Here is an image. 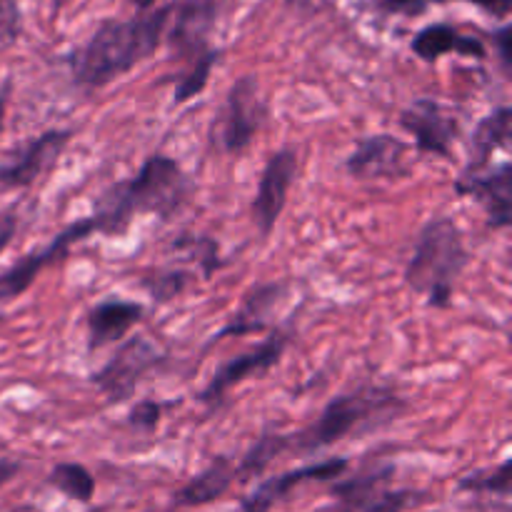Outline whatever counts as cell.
<instances>
[{"instance_id": "cell-20", "label": "cell", "mask_w": 512, "mask_h": 512, "mask_svg": "<svg viewBox=\"0 0 512 512\" xmlns=\"http://www.w3.org/2000/svg\"><path fill=\"white\" fill-rule=\"evenodd\" d=\"M235 478V465L233 460L220 455L205 470H200L190 483H185L183 488L175 493L173 505L175 508H200V505H208L213 500L223 498L230 490Z\"/></svg>"}, {"instance_id": "cell-3", "label": "cell", "mask_w": 512, "mask_h": 512, "mask_svg": "<svg viewBox=\"0 0 512 512\" xmlns=\"http://www.w3.org/2000/svg\"><path fill=\"white\" fill-rule=\"evenodd\" d=\"M403 413H408V403L395 388L360 385V388L330 400L315 425H310L303 433L290 435V450L303 455L318 453V450L338 445L348 438L375 433V430L395 423Z\"/></svg>"}, {"instance_id": "cell-15", "label": "cell", "mask_w": 512, "mask_h": 512, "mask_svg": "<svg viewBox=\"0 0 512 512\" xmlns=\"http://www.w3.org/2000/svg\"><path fill=\"white\" fill-rule=\"evenodd\" d=\"M405 153L408 145L395 135H365L345 160V170L358 180L398 178L405 175Z\"/></svg>"}, {"instance_id": "cell-9", "label": "cell", "mask_w": 512, "mask_h": 512, "mask_svg": "<svg viewBox=\"0 0 512 512\" xmlns=\"http://www.w3.org/2000/svg\"><path fill=\"white\" fill-rule=\"evenodd\" d=\"M285 348H288V333L278 330L263 345L220 365L213 378H210L208 388L200 393V403H205L208 408H215L218 403H223L225 395L238 388L240 383H245L250 378H260L270 368H275L280 363V358H283Z\"/></svg>"}, {"instance_id": "cell-34", "label": "cell", "mask_w": 512, "mask_h": 512, "mask_svg": "<svg viewBox=\"0 0 512 512\" xmlns=\"http://www.w3.org/2000/svg\"><path fill=\"white\" fill-rule=\"evenodd\" d=\"M8 95H10V80H5V85L0 88V130L5 123V108H8Z\"/></svg>"}, {"instance_id": "cell-22", "label": "cell", "mask_w": 512, "mask_h": 512, "mask_svg": "<svg viewBox=\"0 0 512 512\" xmlns=\"http://www.w3.org/2000/svg\"><path fill=\"white\" fill-rule=\"evenodd\" d=\"M48 483L65 498L75 503H90L95 495V478L90 470L80 463H58L48 475Z\"/></svg>"}, {"instance_id": "cell-1", "label": "cell", "mask_w": 512, "mask_h": 512, "mask_svg": "<svg viewBox=\"0 0 512 512\" xmlns=\"http://www.w3.org/2000/svg\"><path fill=\"white\" fill-rule=\"evenodd\" d=\"M193 180L188 178L178 160L168 155H150L143 168L128 180L110 185L90 213L95 233L123 235L138 215H158L168 220L188 203Z\"/></svg>"}, {"instance_id": "cell-28", "label": "cell", "mask_w": 512, "mask_h": 512, "mask_svg": "<svg viewBox=\"0 0 512 512\" xmlns=\"http://www.w3.org/2000/svg\"><path fill=\"white\" fill-rule=\"evenodd\" d=\"M175 248L178 250L188 248L190 253L200 260L203 273L208 275V278L220 268V265H223V260H220V253H218V243H215L213 238H193V235H183V238L175 243Z\"/></svg>"}, {"instance_id": "cell-12", "label": "cell", "mask_w": 512, "mask_h": 512, "mask_svg": "<svg viewBox=\"0 0 512 512\" xmlns=\"http://www.w3.org/2000/svg\"><path fill=\"white\" fill-rule=\"evenodd\" d=\"M400 125L408 130L415 140V148L420 153H433L440 158L453 155L455 138L460 133V123L445 105H440L433 98L415 100L410 108L400 113Z\"/></svg>"}, {"instance_id": "cell-16", "label": "cell", "mask_w": 512, "mask_h": 512, "mask_svg": "<svg viewBox=\"0 0 512 512\" xmlns=\"http://www.w3.org/2000/svg\"><path fill=\"white\" fill-rule=\"evenodd\" d=\"M143 318V305L133 300L105 298L88 313V350H100L123 340Z\"/></svg>"}, {"instance_id": "cell-17", "label": "cell", "mask_w": 512, "mask_h": 512, "mask_svg": "<svg viewBox=\"0 0 512 512\" xmlns=\"http://www.w3.org/2000/svg\"><path fill=\"white\" fill-rule=\"evenodd\" d=\"M285 293H288V285L285 283H263L258 285V288L250 290L248 298H245L243 305L230 315L228 325L215 335V340L240 338V335H250V333H260V330H265L268 320L273 318L278 305L283 303Z\"/></svg>"}, {"instance_id": "cell-7", "label": "cell", "mask_w": 512, "mask_h": 512, "mask_svg": "<svg viewBox=\"0 0 512 512\" xmlns=\"http://www.w3.org/2000/svg\"><path fill=\"white\" fill-rule=\"evenodd\" d=\"M163 360L165 358L158 353V348H155L150 340L133 335V338H128L118 350H115L113 358H110L103 368L95 370L90 380H93L95 388H98L110 403L118 405L133 398L145 375L153 373Z\"/></svg>"}, {"instance_id": "cell-29", "label": "cell", "mask_w": 512, "mask_h": 512, "mask_svg": "<svg viewBox=\"0 0 512 512\" xmlns=\"http://www.w3.org/2000/svg\"><path fill=\"white\" fill-rule=\"evenodd\" d=\"M160 415H163V410H160V405L155 400H138L133 405V410H130L128 423L135 430H140V433H153L160 423Z\"/></svg>"}, {"instance_id": "cell-25", "label": "cell", "mask_w": 512, "mask_h": 512, "mask_svg": "<svg viewBox=\"0 0 512 512\" xmlns=\"http://www.w3.org/2000/svg\"><path fill=\"white\" fill-rule=\"evenodd\" d=\"M438 3H473L478 8L488 10V13L498 15V18H508L512 0H375L383 13H395V15H420L430 8V5Z\"/></svg>"}, {"instance_id": "cell-36", "label": "cell", "mask_w": 512, "mask_h": 512, "mask_svg": "<svg viewBox=\"0 0 512 512\" xmlns=\"http://www.w3.org/2000/svg\"><path fill=\"white\" fill-rule=\"evenodd\" d=\"M53 3H55V8H60V5H63V3H68V0H53Z\"/></svg>"}, {"instance_id": "cell-13", "label": "cell", "mask_w": 512, "mask_h": 512, "mask_svg": "<svg viewBox=\"0 0 512 512\" xmlns=\"http://www.w3.org/2000/svg\"><path fill=\"white\" fill-rule=\"evenodd\" d=\"M70 138H73L70 130H45L38 138L28 140L23 148L15 150V155H10V160L0 165V193L33 185L45 170L53 168Z\"/></svg>"}, {"instance_id": "cell-4", "label": "cell", "mask_w": 512, "mask_h": 512, "mask_svg": "<svg viewBox=\"0 0 512 512\" xmlns=\"http://www.w3.org/2000/svg\"><path fill=\"white\" fill-rule=\"evenodd\" d=\"M468 265L470 250L458 223L448 215H440L420 230L405 268V283L415 293L425 295L430 308H450L455 283Z\"/></svg>"}, {"instance_id": "cell-27", "label": "cell", "mask_w": 512, "mask_h": 512, "mask_svg": "<svg viewBox=\"0 0 512 512\" xmlns=\"http://www.w3.org/2000/svg\"><path fill=\"white\" fill-rule=\"evenodd\" d=\"M190 280H193V275L185 273V270H158L143 280V288L158 303H170L190 288Z\"/></svg>"}, {"instance_id": "cell-26", "label": "cell", "mask_w": 512, "mask_h": 512, "mask_svg": "<svg viewBox=\"0 0 512 512\" xmlns=\"http://www.w3.org/2000/svg\"><path fill=\"white\" fill-rule=\"evenodd\" d=\"M218 63V50L208 48L203 55H198V58L193 60V68H190V73L185 75V78L178 80V85H175V105H183L188 103V100H193L195 95L203 93V88L208 85V78L210 73H213V65Z\"/></svg>"}, {"instance_id": "cell-5", "label": "cell", "mask_w": 512, "mask_h": 512, "mask_svg": "<svg viewBox=\"0 0 512 512\" xmlns=\"http://www.w3.org/2000/svg\"><path fill=\"white\" fill-rule=\"evenodd\" d=\"M395 465H375L353 478H340L330 485L333 505L328 512H405L423 500L413 490L390 488Z\"/></svg>"}, {"instance_id": "cell-14", "label": "cell", "mask_w": 512, "mask_h": 512, "mask_svg": "<svg viewBox=\"0 0 512 512\" xmlns=\"http://www.w3.org/2000/svg\"><path fill=\"white\" fill-rule=\"evenodd\" d=\"M348 458H328L323 463L303 465V468L288 470V473L273 475L263 480L248 498L240 503V512H270L278 503H283L293 490L305 483H335L348 473Z\"/></svg>"}, {"instance_id": "cell-30", "label": "cell", "mask_w": 512, "mask_h": 512, "mask_svg": "<svg viewBox=\"0 0 512 512\" xmlns=\"http://www.w3.org/2000/svg\"><path fill=\"white\" fill-rule=\"evenodd\" d=\"M493 38H495V45H498L500 63H503L505 73H510V68H512V28L510 25H503V28H500Z\"/></svg>"}, {"instance_id": "cell-23", "label": "cell", "mask_w": 512, "mask_h": 512, "mask_svg": "<svg viewBox=\"0 0 512 512\" xmlns=\"http://www.w3.org/2000/svg\"><path fill=\"white\" fill-rule=\"evenodd\" d=\"M290 450V435H278V433H265L250 445V450L245 453V458L240 460L235 475H240L243 480L255 478V475L263 473L273 460H278L280 455Z\"/></svg>"}, {"instance_id": "cell-32", "label": "cell", "mask_w": 512, "mask_h": 512, "mask_svg": "<svg viewBox=\"0 0 512 512\" xmlns=\"http://www.w3.org/2000/svg\"><path fill=\"white\" fill-rule=\"evenodd\" d=\"M18 473H20V463H15V460H8V458H0V488L8 485Z\"/></svg>"}, {"instance_id": "cell-10", "label": "cell", "mask_w": 512, "mask_h": 512, "mask_svg": "<svg viewBox=\"0 0 512 512\" xmlns=\"http://www.w3.org/2000/svg\"><path fill=\"white\" fill-rule=\"evenodd\" d=\"M295 173H298V155L290 148L278 150L265 163L258 190H255V200L250 205V215H253V223L258 228L260 238H270V233L278 225L280 213H283L285 203H288V193L295 180Z\"/></svg>"}, {"instance_id": "cell-35", "label": "cell", "mask_w": 512, "mask_h": 512, "mask_svg": "<svg viewBox=\"0 0 512 512\" xmlns=\"http://www.w3.org/2000/svg\"><path fill=\"white\" fill-rule=\"evenodd\" d=\"M133 5L138 8V13H148V10H153L155 0H133Z\"/></svg>"}, {"instance_id": "cell-8", "label": "cell", "mask_w": 512, "mask_h": 512, "mask_svg": "<svg viewBox=\"0 0 512 512\" xmlns=\"http://www.w3.org/2000/svg\"><path fill=\"white\" fill-rule=\"evenodd\" d=\"M93 233H95V223L88 215V218L68 225L63 233L55 235L53 243H50L48 248L23 255L18 263H13L8 270H3V273H0V303H8V300L20 298V295L35 283V278H38L45 268H50L53 263H60L63 258H68L70 245L90 238Z\"/></svg>"}, {"instance_id": "cell-31", "label": "cell", "mask_w": 512, "mask_h": 512, "mask_svg": "<svg viewBox=\"0 0 512 512\" xmlns=\"http://www.w3.org/2000/svg\"><path fill=\"white\" fill-rule=\"evenodd\" d=\"M15 230H18V215L15 213H0V253L10 245Z\"/></svg>"}, {"instance_id": "cell-21", "label": "cell", "mask_w": 512, "mask_h": 512, "mask_svg": "<svg viewBox=\"0 0 512 512\" xmlns=\"http://www.w3.org/2000/svg\"><path fill=\"white\" fill-rule=\"evenodd\" d=\"M512 138V110L508 105H500L493 113L480 118L478 128L473 133V143H470V158L465 170H483L490 165L498 150H508Z\"/></svg>"}, {"instance_id": "cell-18", "label": "cell", "mask_w": 512, "mask_h": 512, "mask_svg": "<svg viewBox=\"0 0 512 512\" xmlns=\"http://www.w3.org/2000/svg\"><path fill=\"white\" fill-rule=\"evenodd\" d=\"M410 48H413V53L418 55L420 60H425V63H435V60H440L448 53H458L475 60L488 58V48H485L483 40L475 38V35L460 33L458 28H453V25L448 23L425 25V28L413 38Z\"/></svg>"}, {"instance_id": "cell-11", "label": "cell", "mask_w": 512, "mask_h": 512, "mask_svg": "<svg viewBox=\"0 0 512 512\" xmlns=\"http://www.w3.org/2000/svg\"><path fill=\"white\" fill-rule=\"evenodd\" d=\"M458 195L473 198L483 205L490 228L505 230L512 223V165L503 160L500 165L483 170H463L455 183Z\"/></svg>"}, {"instance_id": "cell-6", "label": "cell", "mask_w": 512, "mask_h": 512, "mask_svg": "<svg viewBox=\"0 0 512 512\" xmlns=\"http://www.w3.org/2000/svg\"><path fill=\"white\" fill-rule=\"evenodd\" d=\"M268 118V103L255 75L235 80L215 123V143L225 155H243Z\"/></svg>"}, {"instance_id": "cell-2", "label": "cell", "mask_w": 512, "mask_h": 512, "mask_svg": "<svg viewBox=\"0 0 512 512\" xmlns=\"http://www.w3.org/2000/svg\"><path fill=\"white\" fill-rule=\"evenodd\" d=\"M173 5L138 13L128 20H105L68 58L75 83L85 88H103L158 50Z\"/></svg>"}, {"instance_id": "cell-33", "label": "cell", "mask_w": 512, "mask_h": 512, "mask_svg": "<svg viewBox=\"0 0 512 512\" xmlns=\"http://www.w3.org/2000/svg\"><path fill=\"white\" fill-rule=\"evenodd\" d=\"M18 18V0H0V23H10Z\"/></svg>"}, {"instance_id": "cell-19", "label": "cell", "mask_w": 512, "mask_h": 512, "mask_svg": "<svg viewBox=\"0 0 512 512\" xmlns=\"http://www.w3.org/2000/svg\"><path fill=\"white\" fill-rule=\"evenodd\" d=\"M213 20L215 8L210 0H188L185 5H180L173 30H170V43H173V48L178 53H193L195 58L203 55L208 50L205 38H208L210 28H213Z\"/></svg>"}, {"instance_id": "cell-24", "label": "cell", "mask_w": 512, "mask_h": 512, "mask_svg": "<svg viewBox=\"0 0 512 512\" xmlns=\"http://www.w3.org/2000/svg\"><path fill=\"white\" fill-rule=\"evenodd\" d=\"M510 460H503L498 468L488 470H475V473L463 475L458 480L460 493H473V495H498V498L508 500L512 493V473H510Z\"/></svg>"}]
</instances>
